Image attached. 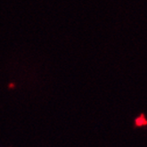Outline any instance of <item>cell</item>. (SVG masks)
<instances>
[{
  "mask_svg": "<svg viewBox=\"0 0 147 147\" xmlns=\"http://www.w3.org/2000/svg\"><path fill=\"white\" fill-rule=\"evenodd\" d=\"M147 124V120L146 119L144 118V115H141L140 117H138L136 119V126H144Z\"/></svg>",
  "mask_w": 147,
  "mask_h": 147,
  "instance_id": "1",
  "label": "cell"
}]
</instances>
